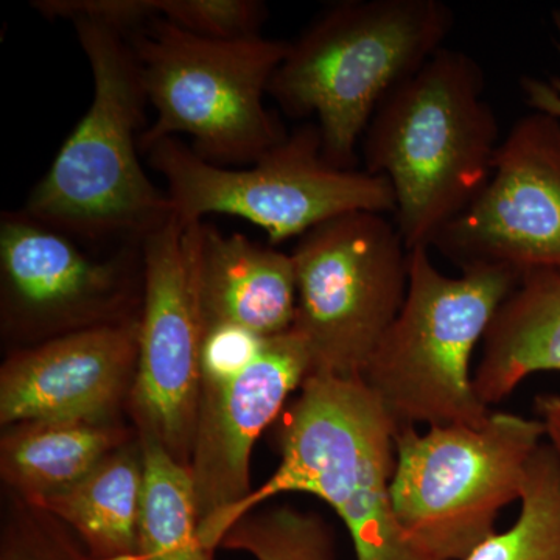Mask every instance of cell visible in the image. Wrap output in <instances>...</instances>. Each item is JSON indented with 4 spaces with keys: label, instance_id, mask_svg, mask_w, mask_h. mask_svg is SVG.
I'll use <instances>...</instances> for the list:
<instances>
[{
    "label": "cell",
    "instance_id": "5",
    "mask_svg": "<svg viewBox=\"0 0 560 560\" xmlns=\"http://www.w3.org/2000/svg\"><path fill=\"white\" fill-rule=\"evenodd\" d=\"M521 278L492 265L447 276L431 260L429 246L410 250L404 305L361 375L397 429L488 420L471 357Z\"/></svg>",
    "mask_w": 560,
    "mask_h": 560
},
{
    "label": "cell",
    "instance_id": "1",
    "mask_svg": "<svg viewBox=\"0 0 560 560\" xmlns=\"http://www.w3.org/2000/svg\"><path fill=\"white\" fill-rule=\"evenodd\" d=\"M397 430L361 378L308 375L279 422L278 469L237 506L202 522V545L215 552L243 515L301 492L337 512L357 560H431L407 539L394 512Z\"/></svg>",
    "mask_w": 560,
    "mask_h": 560
},
{
    "label": "cell",
    "instance_id": "24",
    "mask_svg": "<svg viewBox=\"0 0 560 560\" xmlns=\"http://www.w3.org/2000/svg\"><path fill=\"white\" fill-rule=\"evenodd\" d=\"M556 24H558L560 33V14L556 16ZM558 49L560 54V39ZM521 84L523 95L530 108L560 120V79H552L550 83H547V81L528 77V79H523Z\"/></svg>",
    "mask_w": 560,
    "mask_h": 560
},
{
    "label": "cell",
    "instance_id": "4",
    "mask_svg": "<svg viewBox=\"0 0 560 560\" xmlns=\"http://www.w3.org/2000/svg\"><path fill=\"white\" fill-rule=\"evenodd\" d=\"M455 14L441 0H345L290 40L268 95L313 117L326 160L357 168V147L385 98L444 47Z\"/></svg>",
    "mask_w": 560,
    "mask_h": 560
},
{
    "label": "cell",
    "instance_id": "15",
    "mask_svg": "<svg viewBox=\"0 0 560 560\" xmlns=\"http://www.w3.org/2000/svg\"><path fill=\"white\" fill-rule=\"evenodd\" d=\"M198 296L205 329L235 327L260 338L290 330L296 316V270L291 254L198 221Z\"/></svg>",
    "mask_w": 560,
    "mask_h": 560
},
{
    "label": "cell",
    "instance_id": "20",
    "mask_svg": "<svg viewBox=\"0 0 560 560\" xmlns=\"http://www.w3.org/2000/svg\"><path fill=\"white\" fill-rule=\"evenodd\" d=\"M521 514L464 560H560V460L548 442L530 459Z\"/></svg>",
    "mask_w": 560,
    "mask_h": 560
},
{
    "label": "cell",
    "instance_id": "9",
    "mask_svg": "<svg viewBox=\"0 0 560 560\" xmlns=\"http://www.w3.org/2000/svg\"><path fill=\"white\" fill-rule=\"evenodd\" d=\"M293 329L311 353V374L361 378L408 289L410 250L394 220L355 212L302 235Z\"/></svg>",
    "mask_w": 560,
    "mask_h": 560
},
{
    "label": "cell",
    "instance_id": "14",
    "mask_svg": "<svg viewBox=\"0 0 560 560\" xmlns=\"http://www.w3.org/2000/svg\"><path fill=\"white\" fill-rule=\"evenodd\" d=\"M138 359L139 318L18 350L0 370V423L119 418Z\"/></svg>",
    "mask_w": 560,
    "mask_h": 560
},
{
    "label": "cell",
    "instance_id": "3",
    "mask_svg": "<svg viewBox=\"0 0 560 560\" xmlns=\"http://www.w3.org/2000/svg\"><path fill=\"white\" fill-rule=\"evenodd\" d=\"M90 62L92 101L33 186L22 212L77 242H142L173 217L167 191L140 162L150 105L127 36L72 22Z\"/></svg>",
    "mask_w": 560,
    "mask_h": 560
},
{
    "label": "cell",
    "instance_id": "16",
    "mask_svg": "<svg viewBox=\"0 0 560 560\" xmlns=\"http://www.w3.org/2000/svg\"><path fill=\"white\" fill-rule=\"evenodd\" d=\"M138 436L119 418L32 420L5 427L0 475L10 495L38 503L75 485Z\"/></svg>",
    "mask_w": 560,
    "mask_h": 560
},
{
    "label": "cell",
    "instance_id": "10",
    "mask_svg": "<svg viewBox=\"0 0 560 560\" xmlns=\"http://www.w3.org/2000/svg\"><path fill=\"white\" fill-rule=\"evenodd\" d=\"M3 330L39 345L91 327L138 319L142 245L95 259L80 243L22 210L0 217Z\"/></svg>",
    "mask_w": 560,
    "mask_h": 560
},
{
    "label": "cell",
    "instance_id": "18",
    "mask_svg": "<svg viewBox=\"0 0 560 560\" xmlns=\"http://www.w3.org/2000/svg\"><path fill=\"white\" fill-rule=\"evenodd\" d=\"M143 486L138 434L75 485L33 504L65 523L92 559L131 560L138 547Z\"/></svg>",
    "mask_w": 560,
    "mask_h": 560
},
{
    "label": "cell",
    "instance_id": "2",
    "mask_svg": "<svg viewBox=\"0 0 560 560\" xmlns=\"http://www.w3.org/2000/svg\"><path fill=\"white\" fill-rule=\"evenodd\" d=\"M485 75L470 55L442 47L399 84L363 139L364 171L385 176L408 250L429 246L488 184L500 147Z\"/></svg>",
    "mask_w": 560,
    "mask_h": 560
},
{
    "label": "cell",
    "instance_id": "21",
    "mask_svg": "<svg viewBox=\"0 0 560 560\" xmlns=\"http://www.w3.org/2000/svg\"><path fill=\"white\" fill-rule=\"evenodd\" d=\"M220 548L256 560H338L329 523L291 506L259 508L243 515L224 534Z\"/></svg>",
    "mask_w": 560,
    "mask_h": 560
},
{
    "label": "cell",
    "instance_id": "12",
    "mask_svg": "<svg viewBox=\"0 0 560 560\" xmlns=\"http://www.w3.org/2000/svg\"><path fill=\"white\" fill-rule=\"evenodd\" d=\"M431 248L460 270L560 271V120L534 110L515 121L488 184Z\"/></svg>",
    "mask_w": 560,
    "mask_h": 560
},
{
    "label": "cell",
    "instance_id": "13",
    "mask_svg": "<svg viewBox=\"0 0 560 560\" xmlns=\"http://www.w3.org/2000/svg\"><path fill=\"white\" fill-rule=\"evenodd\" d=\"M311 372L307 345L291 327L264 338L241 370L202 378L189 464L200 525L253 493L254 444Z\"/></svg>",
    "mask_w": 560,
    "mask_h": 560
},
{
    "label": "cell",
    "instance_id": "17",
    "mask_svg": "<svg viewBox=\"0 0 560 560\" xmlns=\"http://www.w3.org/2000/svg\"><path fill=\"white\" fill-rule=\"evenodd\" d=\"M560 372V271L522 275L482 340L474 371L486 407L506 399L530 374Z\"/></svg>",
    "mask_w": 560,
    "mask_h": 560
},
{
    "label": "cell",
    "instance_id": "8",
    "mask_svg": "<svg viewBox=\"0 0 560 560\" xmlns=\"http://www.w3.org/2000/svg\"><path fill=\"white\" fill-rule=\"evenodd\" d=\"M145 153L167 184L173 215L184 223L235 217L260 228L272 246L348 213L396 212L385 176L335 167L326 160L315 121L289 132L246 167L205 161L178 138L162 139Z\"/></svg>",
    "mask_w": 560,
    "mask_h": 560
},
{
    "label": "cell",
    "instance_id": "25",
    "mask_svg": "<svg viewBox=\"0 0 560 560\" xmlns=\"http://www.w3.org/2000/svg\"><path fill=\"white\" fill-rule=\"evenodd\" d=\"M536 411L545 427V436L560 460V396L545 394L536 399Z\"/></svg>",
    "mask_w": 560,
    "mask_h": 560
},
{
    "label": "cell",
    "instance_id": "23",
    "mask_svg": "<svg viewBox=\"0 0 560 560\" xmlns=\"http://www.w3.org/2000/svg\"><path fill=\"white\" fill-rule=\"evenodd\" d=\"M154 18L215 39L261 35L268 9L259 0H153Z\"/></svg>",
    "mask_w": 560,
    "mask_h": 560
},
{
    "label": "cell",
    "instance_id": "7",
    "mask_svg": "<svg viewBox=\"0 0 560 560\" xmlns=\"http://www.w3.org/2000/svg\"><path fill=\"white\" fill-rule=\"evenodd\" d=\"M540 419L490 412L482 425L396 433L394 512L407 539L431 560H464L495 533L500 511L522 499Z\"/></svg>",
    "mask_w": 560,
    "mask_h": 560
},
{
    "label": "cell",
    "instance_id": "6",
    "mask_svg": "<svg viewBox=\"0 0 560 560\" xmlns=\"http://www.w3.org/2000/svg\"><path fill=\"white\" fill-rule=\"evenodd\" d=\"M127 39L156 110L140 138L142 153L183 135L202 160L246 167L289 136L265 97L290 40L205 38L165 20L149 22Z\"/></svg>",
    "mask_w": 560,
    "mask_h": 560
},
{
    "label": "cell",
    "instance_id": "11",
    "mask_svg": "<svg viewBox=\"0 0 560 560\" xmlns=\"http://www.w3.org/2000/svg\"><path fill=\"white\" fill-rule=\"evenodd\" d=\"M197 223L173 215L142 242L139 359L128 401L136 430L156 438L186 467L200 405L205 337L195 260Z\"/></svg>",
    "mask_w": 560,
    "mask_h": 560
},
{
    "label": "cell",
    "instance_id": "22",
    "mask_svg": "<svg viewBox=\"0 0 560 560\" xmlns=\"http://www.w3.org/2000/svg\"><path fill=\"white\" fill-rule=\"evenodd\" d=\"M0 560H94L61 521L10 495L0 528Z\"/></svg>",
    "mask_w": 560,
    "mask_h": 560
},
{
    "label": "cell",
    "instance_id": "19",
    "mask_svg": "<svg viewBox=\"0 0 560 560\" xmlns=\"http://www.w3.org/2000/svg\"><path fill=\"white\" fill-rule=\"evenodd\" d=\"M145 486L138 547L131 560H215L202 545L200 514L189 467L178 463L156 438L138 431Z\"/></svg>",
    "mask_w": 560,
    "mask_h": 560
}]
</instances>
